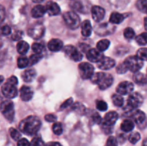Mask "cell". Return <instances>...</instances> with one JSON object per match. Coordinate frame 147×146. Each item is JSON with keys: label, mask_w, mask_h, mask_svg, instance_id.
Returning a JSON list of instances; mask_svg holds the SVG:
<instances>
[{"label": "cell", "mask_w": 147, "mask_h": 146, "mask_svg": "<svg viewBox=\"0 0 147 146\" xmlns=\"http://www.w3.org/2000/svg\"><path fill=\"white\" fill-rule=\"evenodd\" d=\"M118 118H119V115L116 112L111 111L106 113L100 123L102 130L106 134H111L113 132V126L117 121Z\"/></svg>", "instance_id": "3"}, {"label": "cell", "mask_w": 147, "mask_h": 146, "mask_svg": "<svg viewBox=\"0 0 147 146\" xmlns=\"http://www.w3.org/2000/svg\"><path fill=\"white\" fill-rule=\"evenodd\" d=\"M46 12L50 16H56L60 14V8L57 3L54 1H48L45 6Z\"/></svg>", "instance_id": "17"}, {"label": "cell", "mask_w": 147, "mask_h": 146, "mask_svg": "<svg viewBox=\"0 0 147 146\" xmlns=\"http://www.w3.org/2000/svg\"><path fill=\"white\" fill-rule=\"evenodd\" d=\"M22 35L23 34L21 31H16L15 32H14V34H12V35H11V38H12V40H14V41H19V40H20L22 39Z\"/></svg>", "instance_id": "47"}, {"label": "cell", "mask_w": 147, "mask_h": 146, "mask_svg": "<svg viewBox=\"0 0 147 146\" xmlns=\"http://www.w3.org/2000/svg\"><path fill=\"white\" fill-rule=\"evenodd\" d=\"M146 72H147V71H146Z\"/></svg>", "instance_id": "58"}, {"label": "cell", "mask_w": 147, "mask_h": 146, "mask_svg": "<svg viewBox=\"0 0 147 146\" xmlns=\"http://www.w3.org/2000/svg\"><path fill=\"white\" fill-rule=\"evenodd\" d=\"M33 96V91L28 86H22L20 89V97L24 102L30 101Z\"/></svg>", "instance_id": "18"}, {"label": "cell", "mask_w": 147, "mask_h": 146, "mask_svg": "<svg viewBox=\"0 0 147 146\" xmlns=\"http://www.w3.org/2000/svg\"><path fill=\"white\" fill-rule=\"evenodd\" d=\"M90 80L93 83L97 84L99 88L102 90L111 87L113 82V78L111 74L104 72L95 73Z\"/></svg>", "instance_id": "2"}, {"label": "cell", "mask_w": 147, "mask_h": 146, "mask_svg": "<svg viewBox=\"0 0 147 146\" xmlns=\"http://www.w3.org/2000/svg\"><path fill=\"white\" fill-rule=\"evenodd\" d=\"M32 1L34 3H41V2H42L44 0H32Z\"/></svg>", "instance_id": "54"}, {"label": "cell", "mask_w": 147, "mask_h": 146, "mask_svg": "<svg viewBox=\"0 0 147 146\" xmlns=\"http://www.w3.org/2000/svg\"><path fill=\"white\" fill-rule=\"evenodd\" d=\"M17 66L19 68L22 69L29 66V59L27 58L25 56H20L17 60Z\"/></svg>", "instance_id": "29"}, {"label": "cell", "mask_w": 147, "mask_h": 146, "mask_svg": "<svg viewBox=\"0 0 147 146\" xmlns=\"http://www.w3.org/2000/svg\"><path fill=\"white\" fill-rule=\"evenodd\" d=\"M96 107L100 111H106L108 109V104L106 102L103 101V100H98L96 101Z\"/></svg>", "instance_id": "40"}, {"label": "cell", "mask_w": 147, "mask_h": 146, "mask_svg": "<svg viewBox=\"0 0 147 146\" xmlns=\"http://www.w3.org/2000/svg\"><path fill=\"white\" fill-rule=\"evenodd\" d=\"M110 46V41L108 40H100L96 44V49L98 50L99 51L103 52L106 51Z\"/></svg>", "instance_id": "27"}, {"label": "cell", "mask_w": 147, "mask_h": 146, "mask_svg": "<svg viewBox=\"0 0 147 146\" xmlns=\"http://www.w3.org/2000/svg\"><path fill=\"white\" fill-rule=\"evenodd\" d=\"M66 25L72 29H76L80 24V19L77 14L73 11H67L63 15Z\"/></svg>", "instance_id": "4"}, {"label": "cell", "mask_w": 147, "mask_h": 146, "mask_svg": "<svg viewBox=\"0 0 147 146\" xmlns=\"http://www.w3.org/2000/svg\"><path fill=\"white\" fill-rule=\"evenodd\" d=\"M1 91H2L3 95L9 99L14 98L17 97L18 94L17 85L11 84L7 81L1 87Z\"/></svg>", "instance_id": "10"}, {"label": "cell", "mask_w": 147, "mask_h": 146, "mask_svg": "<svg viewBox=\"0 0 147 146\" xmlns=\"http://www.w3.org/2000/svg\"><path fill=\"white\" fill-rule=\"evenodd\" d=\"M42 58V54H32L29 58V67L34 65L36 63L40 62V60Z\"/></svg>", "instance_id": "30"}, {"label": "cell", "mask_w": 147, "mask_h": 146, "mask_svg": "<svg viewBox=\"0 0 147 146\" xmlns=\"http://www.w3.org/2000/svg\"><path fill=\"white\" fill-rule=\"evenodd\" d=\"M81 33L84 37H90L92 34V25L89 20H85L81 24Z\"/></svg>", "instance_id": "22"}, {"label": "cell", "mask_w": 147, "mask_h": 146, "mask_svg": "<svg viewBox=\"0 0 147 146\" xmlns=\"http://www.w3.org/2000/svg\"><path fill=\"white\" fill-rule=\"evenodd\" d=\"M45 119L49 123H53L57 120V117L53 114H47L45 116Z\"/></svg>", "instance_id": "50"}, {"label": "cell", "mask_w": 147, "mask_h": 146, "mask_svg": "<svg viewBox=\"0 0 147 146\" xmlns=\"http://www.w3.org/2000/svg\"><path fill=\"white\" fill-rule=\"evenodd\" d=\"M86 57L90 62H98L103 57L101 52L99 51L97 49H90L86 52Z\"/></svg>", "instance_id": "16"}, {"label": "cell", "mask_w": 147, "mask_h": 146, "mask_svg": "<svg viewBox=\"0 0 147 146\" xmlns=\"http://www.w3.org/2000/svg\"><path fill=\"white\" fill-rule=\"evenodd\" d=\"M72 109L77 112L79 114L82 115L86 112V107L80 102H76L72 105Z\"/></svg>", "instance_id": "33"}, {"label": "cell", "mask_w": 147, "mask_h": 146, "mask_svg": "<svg viewBox=\"0 0 147 146\" xmlns=\"http://www.w3.org/2000/svg\"><path fill=\"white\" fill-rule=\"evenodd\" d=\"M79 72L82 79L88 80L91 79L94 73V67L88 62H82L78 66Z\"/></svg>", "instance_id": "8"}, {"label": "cell", "mask_w": 147, "mask_h": 146, "mask_svg": "<svg viewBox=\"0 0 147 146\" xmlns=\"http://www.w3.org/2000/svg\"><path fill=\"white\" fill-rule=\"evenodd\" d=\"M44 146H63L58 142H49L46 144L44 145Z\"/></svg>", "instance_id": "52"}, {"label": "cell", "mask_w": 147, "mask_h": 146, "mask_svg": "<svg viewBox=\"0 0 147 146\" xmlns=\"http://www.w3.org/2000/svg\"><path fill=\"white\" fill-rule=\"evenodd\" d=\"M11 27H10L9 26L7 25V24H4V25H2L1 27H0V33H1L2 35H9V34H11Z\"/></svg>", "instance_id": "41"}, {"label": "cell", "mask_w": 147, "mask_h": 146, "mask_svg": "<svg viewBox=\"0 0 147 146\" xmlns=\"http://www.w3.org/2000/svg\"><path fill=\"white\" fill-rule=\"evenodd\" d=\"M91 120L93 123H96V124H98V125H100V123H101L102 122V119H101V117L100 116V115L96 113L92 115Z\"/></svg>", "instance_id": "46"}, {"label": "cell", "mask_w": 147, "mask_h": 146, "mask_svg": "<svg viewBox=\"0 0 147 146\" xmlns=\"http://www.w3.org/2000/svg\"><path fill=\"white\" fill-rule=\"evenodd\" d=\"M134 128V123L133 120L130 119H126L122 122L121 125V129L125 133H129V132L132 131Z\"/></svg>", "instance_id": "24"}, {"label": "cell", "mask_w": 147, "mask_h": 146, "mask_svg": "<svg viewBox=\"0 0 147 146\" xmlns=\"http://www.w3.org/2000/svg\"><path fill=\"white\" fill-rule=\"evenodd\" d=\"M131 117L133 119L134 121L140 127L143 125L146 121V115L143 111L140 110H134L131 111Z\"/></svg>", "instance_id": "13"}, {"label": "cell", "mask_w": 147, "mask_h": 146, "mask_svg": "<svg viewBox=\"0 0 147 146\" xmlns=\"http://www.w3.org/2000/svg\"><path fill=\"white\" fill-rule=\"evenodd\" d=\"M45 30V29L42 24H35L34 27H32L29 29L28 34L31 37L37 40L42 37Z\"/></svg>", "instance_id": "12"}, {"label": "cell", "mask_w": 147, "mask_h": 146, "mask_svg": "<svg viewBox=\"0 0 147 146\" xmlns=\"http://www.w3.org/2000/svg\"><path fill=\"white\" fill-rule=\"evenodd\" d=\"M46 13V9L45 7L42 5H38L35 6L34 7H33L31 11V14L32 17L34 18H40V17H43L45 14Z\"/></svg>", "instance_id": "21"}, {"label": "cell", "mask_w": 147, "mask_h": 146, "mask_svg": "<svg viewBox=\"0 0 147 146\" xmlns=\"http://www.w3.org/2000/svg\"><path fill=\"white\" fill-rule=\"evenodd\" d=\"M17 146H31V144L26 138H20L17 141Z\"/></svg>", "instance_id": "48"}, {"label": "cell", "mask_w": 147, "mask_h": 146, "mask_svg": "<svg viewBox=\"0 0 147 146\" xmlns=\"http://www.w3.org/2000/svg\"><path fill=\"white\" fill-rule=\"evenodd\" d=\"M30 144H31V146H44L45 145L43 140L40 137H34L32 140Z\"/></svg>", "instance_id": "42"}, {"label": "cell", "mask_w": 147, "mask_h": 146, "mask_svg": "<svg viewBox=\"0 0 147 146\" xmlns=\"http://www.w3.org/2000/svg\"><path fill=\"white\" fill-rule=\"evenodd\" d=\"M136 56L143 61H147V48L139 49L137 51Z\"/></svg>", "instance_id": "38"}, {"label": "cell", "mask_w": 147, "mask_h": 146, "mask_svg": "<svg viewBox=\"0 0 147 146\" xmlns=\"http://www.w3.org/2000/svg\"><path fill=\"white\" fill-rule=\"evenodd\" d=\"M144 99L142 94L138 92H133L129 94L127 100V107L131 111L136 110L143 104Z\"/></svg>", "instance_id": "7"}, {"label": "cell", "mask_w": 147, "mask_h": 146, "mask_svg": "<svg viewBox=\"0 0 147 146\" xmlns=\"http://www.w3.org/2000/svg\"><path fill=\"white\" fill-rule=\"evenodd\" d=\"M105 146H118V140L113 136H110L108 138Z\"/></svg>", "instance_id": "43"}, {"label": "cell", "mask_w": 147, "mask_h": 146, "mask_svg": "<svg viewBox=\"0 0 147 146\" xmlns=\"http://www.w3.org/2000/svg\"><path fill=\"white\" fill-rule=\"evenodd\" d=\"M7 82H9L13 84H15V85H17V84H18V80H17V78L15 76H11V77H10L7 80Z\"/></svg>", "instance_id": "51"}, {"label": "cell", "mask_w": 147, "mask_h": 146, "mask_svg": "<svg viewBox=\"0 0 147 146\" xmlns=\"http://www.w3.org/2000/svg\"><path fill=\"white\" fill-rule=\"evenodd\" d=\"M112 101L114 105L117 107H121L124 103V100L123 97L119 94H114L112 95Z\"/></svg>", "instance_id": "28"}, {"label": "cell", "mask_w": 147, "mask_h": 146, "mask_svg": "<svg viewBox=\"0 0 147 146\" xmlns=\"http://www.w3.org/2000/svg\"><path fill=\"white\" fill-rule=\"evenodd\" d=\"M134 89L133 83L129 81H123L119 83L116 87V92L121 95H126L131 94Z\"/></svg>", "instance_id": "11"}, {"label": "cell", "mask_w": 147, "mask_h": 146, "mask_svg": "<svg viewBox=\"0 0 147 146\" xmlns=\"http://www.w3.org/2000/svg\"><path fill=\"white\" fill-rule=\"evenodd\" d=\"M3 81H4V77L1 75H0V84L3 82Z\"/></svg>", "instance_id": "56"}, {"label": "cell", "mask_w": 147, "mask_h": 146, "mask_svg": "<svg viewBox=\"0 0 147 146\" xmlns=\"http://www.w3.org/2000/svg\"><path fill=\"white\" fill-rule=\"evenodd\" d=\"M144 27L145 29L147 31V17H145L144 18Z\"/></svg>", "instance_id": "53"}, {"label": "cell", "mask_w": 147, "mask_h": 146, "mask_svg": "<svg viewBox=\"0 0 147 146\" xmlns=\"http://www.w3.org/2000/svg\"><path fill=\"white\" fill-rule=\"evenodd\" d=\"M133 80L135 83L139 85H145L147 84V77L145 74L142 72H135L133 76Z\"/></svg>", "instance_id": "23"}, {"label": "cell", "mask_w": 147, "mask_h": 146, "mask_svg": "<svg viewBox=\"0 0 147 146\" xmlns=\"http://www.w3.org/2000/svg\"><path fill=\"white\" fill-rule=\"evenodd\" d=\"M146 14H147V11H146Z\"/></svg>", "instance_id": "57"}, {"label": "cell", "mask_w": 147, "mask_h": 146, "mask_svg": "<svg viewBox=\"0 0 147 146\" xmlns=\"http://www.w3.org/2000/svg\"><path fill=\"white\" fill-rule=\"evenodd\" d=\"M0 110L8 121L11 122L14 117V104L11 100H5L0 105Z\"/></svg>", "instance_id": "6"}, {"label": "cell", "mask_w": 147, "mask_h": 146, "mask_svg": "<svg viewBox=\"0 0 147 146\" xmlns=\"http://www.w3.org/2000/svg\"><path fill=\"white\" fill-rule=\"evenodd\" d=\"M123 36H124L125 38L129 39V40L134 38L135 36L134 30L131 27H127L123 31Z\"/></svg>", "instance_id": "37"}, {"label": "cell", "mask_w": 147, "mask_h": 146, "mask_svg": "<svg viewBox=\"0 0 147 146\" xmlns=\"http://www.w3.org/2000/svg\"><path fill=\"white\" fill-rule=\"evenodd\" d=\"M36 71L34 69H28L26 70L22 74L23 80L26 82H31L32 81L34 80V79L36 77Z\"/></svg>", "instance_id": "20"}, {"label": "cell", "mask_w": 147, "mask_h": 146, "mask_svg": "<svg viewBox=\"0 0 147 146\" xmlns=\"http://www.w3.org/2000/svg\"><path fill=\"white\" fill-rule=\"evenodd\" d=\"M116 64V62L112 58L108 57H103L98 62V67L100 70H108L113 67Z\"/></svg>", "instance_id": "14"}, {"label": "cell", "mask_w": 147, "mask_h": 146, "mask_svg": "<svg viewBox=\"0 0 147 146\" xmlns=\"http://www.w3.org/2000/svg\"><path fill=\"white\" fill-rule=\"evenodd\" d=\"M6 17V11L5 8L3 7L2 5L0 4V24L4 21V19H5Z\"/></svg>", "instance_id": "49"}, {"label": "cell", "mask_w": 147, "mask_h": 146, "mask_svg": "<svg viewBox=\"0 0 147 146\" xmlns=\"http://www.w3.org/2000/svg\"><path fill=\"white\" fill-rule=\"evenodd\" d=\"M9 133L11 138H12L13 140H16V141H18V140L21 138V134H20V132L17 130H16V129L13 128V127H11V128L9 129Z\"/></svg>", "instance_id": "39"}, {"label": "cell", "mask_w": 147, "mask_h": 146, "mask_svg": "<svg viewBox=\"0 0 147 146\" xmlns=\"http://www.w3.org/2000/svg\"><path fill=\"white\" fill-rule=\"evenodd\" d=\"M53 131L57 135H60L63 132V125H62L61 123H59V122L55 123L53 125Z\"/></svg>", "instance_id": "35"}, {"label": "cell", "mask_w": 147, "mask_h": 146, "mask_svg": "<svg viewBox=\"0 0 147 146\" xmlns=\"http://www.w3.org/2000/svg\"><path fill=\"white\" fill-rule=\"evenodd\" d=\"M48 49L52 52H59L63 49V43L59 39H52L47 44Z\"/></svg>", "instance_id": "19"}, {"label": "cell", "mask_w": 147, "mask_h": 146, "mask_svg": "<svg viewBox=\"0 0 147 146\" xmlns=\"http://www.w3.org/2000/svg\"><path fill=\"white\" fill-rule=\"evenodd\" d=\"M65 54L74 62H80L83 59L82 53L73 45H67L63 49Z\"/></svg>", "instance_id": "9"}, {"label": "cell", "mask_w": 147, "mask_h": 146, "mask_svg": "<svg viewBox=\"0 0 147 146\" xmlns=\"http://www.w3.org/2000/svg\"><path fill=\"white\" fill-rule=\"evenodd\" d=\"M136 41L139 45H146L147 44V33L144 32L136 37Z\"/></svg>", "instance_id": "32"}, {"label": "cell", "mask_w": 147, "mask_h": 146, "mask_svg": "<svg viewBox=\"0 0 147 146\" xmlns=\"http://www.w3.org/2000/svg\"><path fill=\"white\" fill-rule=\"evenodd\" d=\"M136 7L140 11L146 13L147 11V0H138L136 1Z\"/></svg>", "instance_id": "31"}, {"label": "cell", "mask_w": 147, "mask_h": 146, "mask_svg": "<svg viewBox=\"0 0 147 146\" xmlns=\"http://www.w3.org/2000/svg\"><path fill=\"white\" fill-rule=\"evenodd\" d=\"M123 62L127 67L128 70L134 73L140 70L144 65L143 60L139 58L137 56H131L127 57Z\"/></svg>", "instance_id": "5"}, {"label": "cell", "mask_w": 147, "mask_h": 146, "mask_svg": "<svg viewBox=\"0 0 147 146\" xmlns=\"http://www.w3.org/2000/svg\"><path fill=\"white\" fill-rule=\"evenodd\" d=\"M91 14L94 21L99 22L103 19L105 14H106V11H105L104 9L100 6H93L91 9Z\"/></svg>", "instance_id": "15"}, {"label": "cell", "mask_w": 147, "mask_h": 146, "mask_svg": "<svg viewBox=\"0 0 147 146\" xmlns=\"http://www.w3.org/2000/svg\"><path fill=\"white\" fill-rule=\"evenodd\" d=\"M141 139V135L138 132H134L131 133L129 136V140L132 144H136L139 142Z\"/></svg>", "instance_id": "34"}, {"label": "cell", "mask_w": 147, "mask_h": 146, "mask_svg": "<svg viewBox=\"0 0 147 146\" xmlns=\"http://www.w3.org/2000/svg\"><path fill=\"white\" fill-rule=\"evenodd\" d=\"M44 49V45L40 43H34L32 46V50L35 54H42Z\"/></svg>", "instance_id": "36"}, {"label": "cell", "mask_w": 147, "mask_h": 146, "mask_svg": "<svg viewBox=\"0 0 147 146\" xmlns=\"http://www.w3.org/2000/svg\"><path fill=\"white\" fill-rule=\"evenodd\" d=\"M29 48H30V46H29L28 43L24 41H20L17 44V52L19 54H22V55H24L27 54Z\"/></svg>", "instance_id": "26"}, {"label": "cell", "mask_w": 147, "mask_h": 146, "mask_svg": "<svg viewBox=\"0 0 147 146\" xmlns=\"http://www.w3.org/2000/svg\"><path fill=\"white\" fill-rule=\"evenodd\" d=\"M73 98H72V97H70V98H68L67 100H66L61 105H60V110H64V109L67 108V107H70V106L73 104Z\"/></svg>", "instance_id": "45"}, {"label": "cell", "mask_w": 147, "mask_h": 146, "mask_svg": "<svg viewBox=\"0 0 147 146\" xmlns=\"http://www.w3.org/2000/svg\"><path fill=\"white\" fill-rule=\"evenodd\" d=\"M128 70H128L127 67H126V64H124V62L119 64L118 67H116V72H118V74H124V73H126Z\"/></svg>", "instance_id": "44"}, {"label": "cell", "mask_w": 147, "mask_h": 146, "mask_svg": "<svg viewBox=\"0 0 147 146\" xmlns=\"http://www.w3.org/2000/svg\"><path fill=\"white\" fill-rule=\"evenodd\" d=\"M124 19L125 17L123 14L115 11V12H113L111 14L109 21H110V22L112 23V24H120V23H121Z\"/></svg>", "instance_id": "25"}, {"label": "cell", "mask_w": 147, "mask_h": 146, "mask_svg": "<svg viewBox=\"0 0 147 146\" xmlns=\"http://www.w3.org/2000/svg\"><path fill=\"white\" fill-rule=\"evenodd\" d=\"M41 121L38 117L30 115L22 120L20 123V131L27 135H34L38 132L41 127Z\"/></svg>", "instance_id": "1"}, {"label": "cell", "mask_w": 147, "mask_h": 146, "mask_svg": "<svg viewBox=\"0 0 147 146\" xmlns=\"http://www.w3.org/2000/svg\"><path fill=\"white\" fill-rule=\"evenodd\" d=\"M142 146H147V138L145 139L142 143Z\"/></svg>", "instance_id": "55"}]
</instances>
